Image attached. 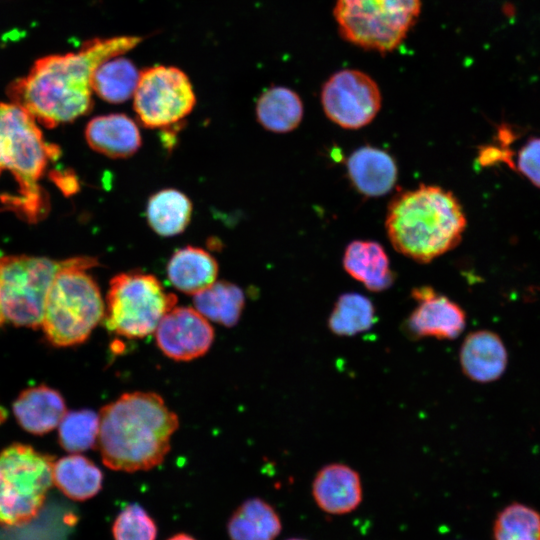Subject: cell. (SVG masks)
<instances>
[{"mask_svg":"<svg viewBox=\"0 0 540 540\" xmlns=\"http://www.w3.org/2000/svg\"><path fill=\"white\" fill-rule=\"evenodd\" d=\"M218 275V264L206 250L186 246L176 250L167 264L170 283L179 291L195 295L212 285Z\"/></svg>","mask_w":540,"mask_h":540,"instance_id":"19","label":"cell"},{"mask_svg":"<svg viewBox=\"0 0 540 540\" xmlns=\"http://www.w3.org/2000/svg\"><path fill=\"white\" fill-rule=\"evenodd\" d=\"M345 271L374 292L388 289L393 281V272L383 247L373 241H353L345 250Z\"/></svg>","mask_w":540,"mask_h":540,"instance_id":"20","label":"cell"},{"mask_svg":"<svg viewBox=\"0 0 540 540\" xmlns=\"http://www.w3.org/2000/svg\"><path fill=\"white\" fill-rule=\"evenodd\" d=\"M287 540H304V539H299V538H291V539H287Z\"/></svg>","mask_w":540,"mask_h":540,"instance_id":"34","label":"cell"},{"mask_svg":"<svg viewBox=\"0 0 540 540\" xmlns=\"http://www.w3.org/2000/svg\"><path fill=\"white\" fill-rule=\"evenodd\" d=\"M347 170L353 185L367 196L388 193L397 179V166L385 151L364 146L354 151L347 161Z\"/></svg>","mask_w":540,"mask_h":540,"instance_id":"18","label":"cell"},{"mask_svg":"<svg viewBox=\"0 0 540 540\" xmlns=\"http://www.w3.org/2000/svg\"><path fill=\"white\" fill-rule=\"evenodd\" d=\"M282 524L277 511L260 498H250L239 505L227 523L231 540H275Z\"/></svg>","mask_w":540,"mask_h":540,"instance_id":"21","label":"cell"},{"mask_svg":"<svg viewBox=\"0 0 540 540\" xmlns=\"http://www.w3.org/2000/svg\"><path fill=\"white\" fill-rule=\"evenodd\" d=\"M177 297L166 292L152 274L139 271L120 273L110 281L104 313L111 332L129 338H144L154 332Z\"/></svg>","mask_w":540,"mask_h":540,"instance_id":"7","label":"cell"},{"mask_svg":"<svg viewBox=\"0 0 540 540\" xmlns=\"http://www.w3.org/2000/svg\"><path fill=\"white\" fill-rule=\"evenodd\" d=\"M62 261L46 257H0V306L15 326H41L46 298Z\"/></svg>","mask_w":540,"mask_h":540,"instance_id":"9","label":"cell"},{"mask_svg":"<svg viewBox=\"0 0 540 540\" xmlns=\"http://www.w3.org/2000/svg\"><path fill=\"white\" fill-rule=\"evenodd\" d=\"M139 77L140 72L131 60L116 56L96 68L92 89L106 102L123 103L134 95Z\"/></svg>","mask_w":540,"mask_h":540,"instance_id":"25","label":"cell"},{"mask_svg":"<svg viewBox=\"0 0 540 540\" xmlns=\"http://www.w3.org/2000/svg\"><path fill=\"white\" fill-rule=\"evenodd\" d=\"M312 495L318 507L328 514L350 513L362 501L359 474L345 464L326 465L313 480Z\"/></svg>","mask_w":540,"mask_h":540,"instance_id":"14","label":"cell"},{"mask_svg":"<svg viewBox=\"0 0 540 540\" xmlns=\"http://www.w3.org/2000/svg\"><path fill=\"white\" fill-rule=\"evenodd\" d=\"M96 260L77 257L62 261L49 289L41 327L55 346L84 342L104 318L100 289L87 272Z\"/></svg>","mask_w":540,"mask_h":540,"instance_id":"4","label":"cell"},{"mask_svg":"<svg viewBox=\"0 0 540 540\" xmlns=\"http://www.w3.org/2000/svg\"><path fill=\"white\" fill-rule=\"evenodd\" d=\"M375 320V308L367 297L345 293L336 301L328 318V327L338 336H354L370 329Z\"/></svg>","mask_w":540,"mask_h":540,"instance_id":"27","label":"cell"},{"mask_svg":"<svg viewBox=\"0 0 540 540\" xmlns=\"http://www.w3.org/2000/svg\"><path fill=\"white\" fill-rule=\"evenodd\" d=\"M178 426L177 415L160 395L125 393L101 409L96 446L108 468L146 471L164 461Z\"/></svg>","mask_w":540,"mask_h":540,"instance_id":"2","label":"cell"},{"mask_svg":"<svg viewBox=\"0 0 540 540\" xmlns=\"http://www.w3.org/2000/svg\"><path fill=\"white\" fill-rule=\"evenodd\" d=\"M459 359L462 371L469 379L477 383H489L505 373L508 351L497 333L476 330L464 339Z\"/></svg>","mask_w":540,"mask_h":540,"instance_id":"15","label":"cell"},{"mask_svg":"<svg viewBox=\"0 0 540 540\" xmlns=\"http://www.w3.org/2000/svg\"><path fill=\"white\" fill-rule=\"evenodd\" d=\"M421 6L422 0H336L333 15L345 41L385 54L403 43Z\"/></svg>","mask_w":540,"mask_h":540,"instance_id":"5","label":"cell"},{"mask_svg":"<svg viewBox=\"0 0 540 540\" xmlns=\"http://www.w3.org/2000/svg\"><path fill=\"white\" fill-rule=\"evenodd\" d=\"M195 309L206 319L226 327L234 326L240 319L245 296L240 287L222 280L194 295Z\"/></svg>","mask_w":540,"mask_h":540,"instance_id":"26","label":"cell"},{"mask_svg":"<svg viewBox=\"0 0 540 540\" xmlns=\"http://www.w3.org/2000/svg\"><path fill=\"white\" fill-rule=\"evenodd\" d=\"M59 442L63 449L79 453L96 446L99 414L83 409L66 412L59 423Z\"/></svg>","mask_w":540,"mask_h":540,"instance_id":"29","label":"cell"},{"mask_svg":"<svg viewBox=\"0 0 540 540\" xmlns=\"http://www.w3.org/2000/svg\"><path fill=\"white\" fill-rule=\"evenodd\" d=\"M494 540H540V512L523 503H511L496 516Z\"/></svg>","mask_w":540,"mask_h":540,"instance_id":"28","label":"cell"},{"mask_svg":"<svg viewBox=\"0 0 540 540\" xmlns=\"http://www.w3.org/2000/svg\"><path fill=\"white\" fill-rule=\"evenodd\" d=\"M4 322H5V318L3 316L1 306H0V327L3 325Z\"/></svg>","mask_w":540,"mask_h":540,"instance_id":"33","label":"cell"},{"mask_svg":"<svg viewBox=\"0 0 540 540\" xmlns=\"http://www.w3.org/2000/svg\"><path fill=\"white\" fill-rule=\"evenodd\" d=\"M58 154L24 108L0 102V175L10 172L28 200L39 199V180Z\"/></svg>","mask_w":540,"mask_h":540,"instance_id":"8","label":"cell"},{"mask_svg":"<svg viewBox=\"0 0 540 540\" xmlns=\"http://www.w3.org/2000/svg\"><path fill=\"white\" fill-rule=\"evenodd\" d=\"M19 425L29 433L42 435L52 431L66 414L61 394L45 385L22 391L13 403Z\"/></svg>","mask_w":540,"mask_h":540,"instance_id":"17","label":"cell"},{"mask_svg":"<svg viewBox=\"0 0 540 540\" xmlns=\"http://www.w3.org/2000/svg\"><path fill=\"white\" fill-rule=\"evenodd\" d=\"M85 138L94 151L110 158L130 157L142 144L137 124L120 113L91 119L85 129Z\"/></svg>","mask_w":540,"mask_h":540,"instance_id":"16","label":"cell"},{"mask_svg":"<svg viewBox=\"0 0 540 540\" xmlns=\"http://www.w3.org/2000/svg\"><path fill=\"white\" fill-rule=\"evenodd\" d=\"M133 108L147 128H167L189 115L195 104L193 86L181 69L157 65L140 72Z\"/></svg>","mask_w":540,"mask_h":540,"instance_id":"10","label":"cell"},{"mask_svg":"<svg viewBox=\"0 0 540 540\" xmlns=\"http://www.w3.org/2000/svg\"><path fill=\"white\" fill-rule=\"evenodd\" d=\"M303 103L290 88L273 86L265 90L257 100L258 122L267 130L286 133L298 127L303 118Z\"/></svg>","mask_w":540,"mask_h":540,"instance_id":"23","label":"cell"},{"mask_svg":"<svg viewBox=\"0 0 540 540\" xmlns=\"http://www.w3.org/2000/svg\"><path fill=\"white\" fill-rule=\"evenodd\" d=\"M156 343L167 357L189 361L203 356L214 340V331L207 319L191 307H174L155 330Z\"/></svg>","mask_w":540,"mask_h":540,"instance_id":"12","label":"cell"},{"mask_svg":"<svg viewBox=\"0 0 540 540\" xmlns=\"http://www.w3.org/2000/svg\"><path fill=\"white\" fill-rule=\"evenodd\" d=\"M321 103L332 122L342 128L359 129L376 117L382 97L371 76L357 69H342L323 84Z\"/></svg>","mask_w":540,"mask_h":540,"instance_id":"11","label":"cell"},{"mask_svg":"<svg viewBox=\"0 0 540 540\" xmlns=\"http://www.w3.org/2000/svg\"><path fill=\"white\" fill-rule=\"evenodd\" d=\"M52 456L15 443L0 452V526L22 525L37 516L53 485Z\"/></svg>","mask_w":540,"mask_h":540,"instance_id":"6","label":"cell"},{"mask_svg":"<svg viewBox=\"0 0 540 540\" xmlns=\"http://www.w3.org/2000/svg\"><path fill=\"white\" fill-rule=\"evenodd\" d=\"M466 224L462 206L453 193L433 185L396 194L385 220L395 250L420 263L431 262L455 248Z\"/></svg>","mask_w":540,"mask_h":540,"instance_id":"3","label":"cell"},{"mask_svg":"<svg viewBox=\"0 0 540 540\" xmlns=\"http://www.w3.org/2000/svg\"><path fill=\"white\" fill-rule=\"evenodd\" d=\"M411 295L418 306L404 322L409 337L454 339L462 333L466 315L458 304L426 286L413 289Z\"/></svg>","mask_w":540,"mask_h":540,"instance_id":"13","label":"cell"},{"mask_svg":"<svg viewBox=\"0 0 540 540\" xmlns=\"http://www.w3.org/2000/svg\"><path fill=\"white\" fill-rule=\"evenodd\" d=\"M167 540H197L193 536L186 533H178L168 538Z\"/></svg>","mask_w":540,"mask_h":540,"instance_id":"32","label":"cell"},{"mask_svg":"<svg viewBox=\"0 0 540 540\" xmlns=\"http://www.w3.org/2000/svg\"><path fill=\"white\" fill-rule=\"evenodd\" d=\"M103 474L88 458L73 454L53 465V484L67 497L84 501L94 497L102 488Z\"/></svg>","mask_w":540,"mask_h":540,"instance_id":"22","label":"cell"},{"mask_svg":"<svg viewBox=\"0 0 540 540\" xmlns=\"http://www.w3.org/2000/svg\"><path fill=\"white\" fill-rule=\"evenodd\" d=\"M192 203L181 191L163 189L148 200L146 217L152 230L160 236L170 237L182 233L190 223Z\"/></svg>","mask_w":540,"mask_h":540,"instance_id":"24","label":"cell"},{"mask_svg":"<svg viewBox=\"0 0 540 540\" xmlns=\"http://www.w3.org/2000/svg\"><path fill=\"white\" fill-rule=\"evenodd\" d=\"M517 168L532 184L540 188V137L530 138L520 149Z\"/></svg>","mask_w":540,"mask_h":540,"instance_id":"31","label":"cell"},{"mask_svg":"<svg viewBox=\"0 0 540 540\" xmlns=\"http://www.w3.org/2000/svg\"><path fill=\"white\" fill-rule=\"evenodd\" d=\"M114 540H155L157 525L139 504L126 506L112 525Z\"/></svg>","mask_w":540,"mask_h":540,"instance_id":"30","label":"cell"},{"mask_svg":"<svg viewBox=\"0 0 540 540\" xmlns=\"http://www.w3.org/2000/svg\"><path fill=\"white\" fill-rule=\"evenodd\" d=\"M142 40L138 36L96 38L85 42L78 52L39 58L27 75L10 84L8 95L48 128L73 121L92 107L96 68L134 49Z\"/></svg>","mask_w":540,"mask_h":540,"instance_id":"1","label":"cell"}]
</instances>
